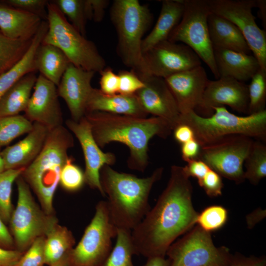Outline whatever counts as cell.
Returning a JSON list of instances; mask_svg holds the SVG:
<instances>
[{
    "instance_id": "obj_4",
    "label": "cell",
    "mask_w": 266,
    "mask_h": 266,
    "mask_svg": "<svg viewBox=\"0 0 266 266\" xmlns=\"http://www.w3.org/2000/svg\"><path fill=\"white\" fill-rule=\"evenodd\" d=\"M73 145L72 134L63 125L50 130L41 152L21 175L48 214L53 213L54 197L60 173L69 158L67 151Z\"/></svg>"
},
{
    "instance_id": "obj_39",
    "label": "cell",
    "mask_w": 266,
    "mask_h": 266,
    "mask_svg": "<svg viewBox=\"0 0 266 266\" xmlns=\"http://www.w3.org/2000/svg\"><path fill=\"white\" fill-rule=\"evenodd\" d=\"M84 183V172L69 158L61 170L59 184L65 190L74 192L81 189Z\"/></svg>"
},
{
    "instance_id": "obj_6",
    "label": "cell",
    "mask_w": 266,
    "mask_h": 266,
    "mask_svg": "<svg viewBox=\"0 0 266 266\" xmlns=\"http://www.w3.org/2000/svg\"><path fill=\"white\" fill-rule=\"evenodd\" d=\"M48 30L42 43L54 45L70 63L83 69L100 72L106 62L94 43L82 35L52 1L47 5Z\"/></svg>"
},
{
    "instance_id": "obj_46",
    "label": "cell",
    "mask_w": 266,
    "mask_h": 266,
    "mask_svg": "<svg viewBox=\"0 0 266 266\" xmlns=\"http://www.w3.org/2000/svg\"><path fill=\"white\" fill-rule=\"evenodd\" d=\"M183 167V166H182ZM210 168L203 161L199 159L187 162L183 167L184 172L188 177H194L200 181Z\"/></svg>"
},
{
    "instance_id": "obj_53",
    "label": "cell",
    "mask_w": 266,
    "mask_h": 266,
    "mask_svg": "<svg viewBox=\"0 0 266 266\" xmlns=\"http://www.w3.org/2000/svg\"><path fill=\"white\" fill-rule=\"evenodd\" d=\"M169 261L162 257H153L147 258L146 263L143 266H169Z\"/></svg>"
},
{
    "instance_id": "obj_12",
    "label": "cell",
    "mask_w": 266,
    "mask_h": 266,
    "mask_svg": "<svg viewBox=\"0 0 266 266\" xmlns=\"http://www.w3.org/2000/svg\"><path fill=\"white\" fill-rule=\"evenodd\" d=\"M254 140L242 135L227 136L201 146L198 159L221 177L240 184L245 180L244 163Z\"/></svg>"
},
{
    "instance_id": "obj_31",
    "label": "cell",
    "mask_w": 266,
    "mask_h": 266,
    "mask_svg": "<svg viewBox=\"0 0 266 266\" xmlns=\"http://www.w3.org/2000/svg\"><path fill=\"white\" fill-rule=\"evenodd\" d=\"M244 177L256 185L266 176V145L265 142L254 140L245 159Z\"/></svg>"
},
{
    "instance_id": "obj_42",
    "label": "cell",
    "mask_w": 266,
    "mask_h": 266,
    "mask_svg": "<svg viewBox=\"0 0 266 266\" xmlns=\"http://www.w3.org/2000/svg\"><path fill=\"white\" fill-rule=\"evenodd\" d=\"M119 79V94L134 95L144 86V83L133 70H121L118 74Z\"/></svg>"
},
{
    "instance_id": "obj_9",
    "label": "cell",
    "mask_w": 266,
    "mask_h": 266,
    "mask_svg": "<svg viewBox=\"0 0 266 266\" xmlns=\"http://www.w3.org/2000/svg\"><path fill=\"white\" fill-rule=\"evenodd\" d=\"M182 1L183 15L167 40L175 43L181 42L189 47L218 79L219 75L208 27V18L211 12L207 0Z\"/></svg>"
},
{
    "instance_id": "obj_26",
    "label": "cell",
    "mask_w": 266,
    "mask_h": 266,
    "mask_svg": "<svg viewBox=\"0 0 266 266\" xmlns=\"http://www.w3.org/2000/svg\"><path fill=\"white\" fill-rule=\"evenodd\" d=\"M184 11L182 0H164L159 16L150 33L143 38L141 45L142 54L157 44L166 40L180 22Z\"/></svg>"
},
{
    "instance_id": "obj_45",
    "label": "cell",
    "mask_w": 266,
    "mask_h": 266,
    "mask_svg": "<svg viewBox=\"0 0 266 266\" xmlns=\"http://www.w3.org/2000/svg\"><path fill=\"white\" fill-rule=\"evenodd\" d=\"M108 3L109 1L106 0H85L88 20L95 22L101 21Z\"/></svg>"
},
{
    "instance_id": "obj_47",
    "label": "cell",
    "mask_w": 266,
    "mask_h": 266,
    "mask_svg": "<svg viewBox=\"0 0 266 266\" xmlns=\"http://www.w3.org/2000/svg\"><path fill=\"white\" fill-rule=\"evenodd\" d=\"M230 266H266L265 257H247L239 253L233 255Z\"/></svg>"
},
{
    "instance_id": "obj_10",
    "label": "cell",
    "mask_w": 266,
    "mask_h": 266,
    "mask_svg": "<svg viewBox=\"0 0 266 266\" xmlns=\"http://www.w3.org/2000/svg\"><path fill=\"white\" fill-rule=\"evenodd\" d=\"M117 229L111 223L106 200H100L77 245L69 254V266H101L112 249Z\"/></svg>"
},
{
    "instance_id": "obj_20",
    "label": "cell",
    "mask_w": 266,
    "mask_h": 266,
    "mask_svg": "<svg viewBox=\"0 0 266 266\" xmlns=\"http://www.w3.org/2000/svg\"><path fill=\"white\" fill-rule=\"evenodd\" d=\"M165 80L176 100L181 115L197 109L201 102L210 81L201 65L173 74Z\"/></svg>"
},
{
    "instance_id": "obj_7",
    "label": "cell",
    "mask_w": 266,
    "mask_h": 266,
    "mask_svg": "<svg viewBox=\"0 0 266 266\" xmlns=\"http://www.w3.org/2000/svg\"><path fill=\"white\" fill-rule=\"evenodd\" d=\"M110 16L117 33V54L126 66L134 70L142 58L143 36L151 25L152 14L138 0H115Z\"/></svg>"
},
{
    "instance_id": "obj_38",
    "label": "cell",
    "mask_w": 266,
    "mask_h": 266,
    "mask_svg": "<svg viewBox=\"0 0 266 266\" xmlns=\"http://www.w3.org/2000/svg\"><path fill=\"white\" fill-rule=\"evenodd\" d=\"M228 218V212L224 207L213 205L205 208L198 214L196 224L206 232L210 233L222 228Z\"/></svg>"
},
{
    "instance_id": "obj_25",
    "label": "cell",
    "mask_w": 266,
    "mask_h": 266,
    "mask_svg": "<svg viewBox=\"0 0 266 266\" xmlns=\"http://www.w3.org/2000/svg\"><path fill=\"white\" fill-rule=\"evenodd\" d=\"M208 27L213 49H221L250 54L249 47L237 27L230 21L211 13Z\"/></svg>"
},
{
    "instance_id": "obj_33",
    "label": "cell",
    "mask_w": 266,
    "mask_h": 266,
    "mask_svg": "<svg viewBox=\"0 0 266 266\" xmlns=\"http://www.w3.org/2000/svg\"><path fill=\"white\" fill-rule=\"evenodd\" d=\"M116 243L101 266H134L132 257L135 255L131 231L117 229Z\"/></svg>"
},
{
    "instance_id": "obj_51",
    "label": "cell",
    "mask_w": 266,
    "mask_h": 266,
    "mask_svg": "<svg viewBox=\"0 0 266 266\" xmlns=\"http://www.w3.org/2000/svg\"><path fill=\"white\" fill-rule=\"evenodd\" d=\"M5 225L0 218V246L7 249H15L13 237Z\"/></svg>"
},
{
    "instance_id": "obj_24",
    "label": "cell",
    "mask_w": 266,
    "mask_h": 266,
    "mask_svg": "<svg viewBox=\"0 0 266 266\" xmlns=\"http://www.w3.org/2000/svg\"><path fill=\"white\" fill-rule=\"evenodd\" d=\"M220 77H230L244 82L251 79L261 68L254 55L235 51L213 49Z\"/></svg>"
},
{
    "instance_id": "obj_5",
    "label": "cell",
    "mask_w": 266,
    "mask_h": 266,
    "mask_svg": "<svg viewBox=\"0 0 266 266\" xmlns=\"http://www.w3.org/2000/svg\"><path fill=\"white\" fill-rule=\"evenodd\" d=\"M213 109V113L208 117L201 116L195 111L181 115L180 124H187L192 129L200 147L232 135H244L266 142V110L240 116L224 106Z\"/></svg>"
},
{
    "instance_id": "obj_2",
    "label": "cell",
    "mask_w": 266,
    "mask_h": 266,
    "mask_svg": "<svg viewBox=\"0 0 266 266\" xmlns=\"http://www.w3.org/2000/svg\"><path fill=\"white\" fill-rule=\"evenodd\" d=\"M85 117L100 148L112 142L126 145L130 150L129 168L143 172L148 164V144L155 136L167 138L172 129L157 117L140 118L100 111L89 112Z\"/></svg>"
},
{
    "instance_id": "obj_13",
    "label": "cell",
    "mask_w": 266,
    "mask_h": 266,
    "mask_svg": "<svg viewBox=\"0 0 266 266\" xmlns=\"http://www.w3.org/2000/svg\"><path fill=\"white\" fill-rule=\"evenodd\" d=\"M201 64L200 59L189 47L166 40L143 53L133 70L140 78L153 76L165 79Z\"/></svg>"
},
{
    "instance_id": "obj_48",
    "label": "cell",
    "mask_w": 266,
    "mask_h": 266,
    "mask_svg": "<svg viewBox=\"0 0 266 266\" xmlns=\"http://www.w3.org/2000/svg\"><path fill=\"white\" fill-rule=\"evenodd\" d=\"M200 146L195 138L181 144V154L183 161L186 163L198 158Z\"/></svg>"
},
{
    "instance_id": "obj_43",
    "label": "cell",
    "mask_w": 266,
    "mask_h": 266,
    "mask_svg": "<svg viewBox=\"0 0 266 266\" xmlns=\"http://www.w3.org/2000/svg\"><path fill=\"white\" fill-rule=\"evenodd\" d=\"M222 177L212 169H210L203 177L198 182L206 195L211 198L221 196L223 183Z\"/></svg>"
},
{
    "instance_id": "obj_17",
    "label": "cell",
    "mask_w": 266,
    "mask_h": 266,
    "mask_svg": "<svg viewBox=\"0 0 266 266\" xmlns=\"http://www.w3.org/2000/svg\"><path fill=\"white\" fill-rule=\"evenodd\" d=\"M141 79L144 86L135 95L142 107L148 114L165 120L173 130L180 124L181 114L165 79L153 76Z\"/></svg>"
},
{
    "instance_id": "obj_8",
    "label": "cell",
    "mask_w": 266,
    "mask_h": 266,
    "mask_svg": "<svg viewBox=\"0 0 266 266\" xmlns=\"http://www.w3.org/2000/svg\"><path fill=\"white\" fill-rule=\"evenodd\" d=\"M16 182L18 199L9 221V230L15 249L25 252L36 238L45 237L58 221L53 214H47L39 207L22 175Z\"/></svg>"
},
{
    "instance_id": "obj_49",
    "label": "cell",
    "mask_w": 266,
    "mask_h": 266,
    "mask_svg": "<svg viewBox=\"0 0 266 266\" xmlns=\"http://www.w3.org/2000/svg\"><path fill=\"white\" fill-rule=\"evenodd\" d=\"M24 252L0 246V266H13Z\"/></svg>"
},
{
    "instance_id": "obj_27",
    "label": "cell",
    "mask_w": 266,
    "mask_h": 266,
    "mask_svg": "<svg viewBox=\"0 0 266 266\" xmlns=\"http://www.w3.org/2000/svg\"><path fill=\"white\" fill-rule=\"evenodd\" d=\"M47 30V22L42 21L37 32L33 38L30 47L24 56L0 76V99L23 77L28 73L37 71L34 62L35 54Z\"/></svg>"
},
{
    "instance_id": "obj_54",
    "label": "cell",
    "mask_w": 266,
    "mask_h": 266,
    "mask_svg": "<svg viewBox=\"0 0 266 266\" xmlns=\"http://www.w3.org/2000/svg\"><path fill=\"white\" fill-rule=\"evenodd\" d=\"M257 7L259 9V14L260 17L263 21V22L266 25V0H256Z\"/></svg>"
},
{
    "instance_id": "obj_36",
    "label": "cell",
    "mask_w": 266,
    "mask_h": 266,
    "mask_svg": "<svg viewBox=\"0 0 266 266\" xmlns=\"http://www.w3.org/2000/svg\"><path fill=\"white\" fill-rule=\"evenodd\" d=\"M52 1L67 17L68 21L73 27L85 36L88 19L85 0H54Z\"/></svg>"
},
{
    "instance_id": "obj_50",
    "label": "cell",
    "mask_w": 266,
    "mask_h": 266,
    "mask_svg": "<svg viewBox=\"0 0 266 266\" xmlns=\"http://www.w3.org/2000/svg\"><path fill=\"white\" fill-rule=\"evenodd\" d=\"M172 131L174 139L180 144L195 138L192 129L187 124H180L175 127Z\"/></svg>"
},
{
    "instance_id": "obj_14",
    "label": "cell",
    "mask_w": 266,
    "mask_h": 266,
    "mask_svg": "<svg viewBox=\"0 0 266 266\" xmlns=\"http://www.w3.org/2000/svg\"><path fill=\"white\" fill-rule=\"evenodd\" d=\"M211 13L235 25L245 39L261 69L266 71V33L258 26L252 9L256 0H207Z\"/></svg>"
},
{
    "instance_id": "obj_15",
    "label": "cell",
    "mask_w": 266,
    "mask_h": 266,
    "mask_svg": "<svg viewBox=\"0 0 266 266\" xmlns=\"http://www.w3.org/2000/svg\"><path fill=\"white\" fill-rule=\"evenodd\" d=\"M66 124L81 145L85 161V183L105 197L100 182V171L104 166H110L115 164V155L112 152L105 153L101 150L93 137L90 125L85 116L78 122L67 119Z\"/></svg>"
},
{
    "instance_id": "obj_30",
    "label": "cell",
    "mask_w": 266,
    "mask_h": 266,
    "mask_svg": "<svg viewBox=\"0 0 266 266\" xmlns=\"http://www.w3.org/2000/svg\"><path fill=\"white\" fill-rule=\"evenodd\" d=\"M75 238L66 227L56 225L45 236L44 256L45 265H53L63 258L74 247Z\"/></svg>"
},
{
    "instance_id": "obj_22",
    "label": "cell",
    "mask_w": 266,
    "mask_h": 266,
    "mask_svg": "<svg viewBox=\"0 0 266 266\" xmlns=\"http://www.w3.org/2000/svg\"><path fill=\"white\" fill-rule=\"evenodd\" d=\"M43 20L37 15L14 7L0 0V31L13 39L33 38Z\"/></svg>"
},
{
    "instance_id": "obj_52",
    "label": "cell",
    "mask_w": 266,
    "mask_h": 266,
    "mask_svg": "<svg viewBox=\"0 0 266 266\" xmlns=\"http://www.w3.org/2000/svg\"><path fill=\"white\" fill-rule=\"evenodd\" d=\"M266 216L265 210L258 208L248 215L246 217V222L249 229L253 228L256 224L260 222Z\"/></svg>"
},
{
    "instance_id": "obj_1",
    "label": "cell",
    "mask_w": 266,
    "mask_h": 266,
    "mask_svg": "<svg viewBox=\"0 0 266 266\" xmlns=\"http://www.w3.org/2000/svg\"><path fill=\"white\" fill-rule=\"evenodd\" d=\"M193 187L183 167L171 166L167 185L152 208L131 231L135 255L165 257L169 246L196 224Z\"/></svg>"
},
{
    "instance_id": "obj_34",
    "label": "cell",
    "mask_w": 266,
    "mask_h": 266,
    "mask_svg": "<svg viewBox=\"0 0 266 266\" xmlns=\"http://www.w3.org/2000/svg\"><path fill=\"white\" fill-rule=\"evenodd\" d=\"M25 168L6 169L0 173V218L8 224L13 210L11 202L12 185Z\"/></svg>"
},
{
    "instance_id": "obj_40",
    "label": "cell",
    "mask_w": 266,
    "mask_h": 266,
    "mask_svg": "<svg viewBox=\"0 0 266 266\" xmlns=\"http://www.w3.org/2000/svg\"><path fill=\"white\" fill-rule=\"evenodd\" d=\"M45 238H36L13 266H44Z\"/></svg>"
},
{
    "instance_id": "obj_44",
    "label": "cell",
    "mask_w": 266,
    "mask_h": 266,
    "mask_svg": "<svg viewBox=\"0 0 266 266\" xmlns=\"http://www.w3.org/2000/svg\"><path fill=\"white\" fill-rule=\"evenodd\" d=\"M100 90L106 95H115L119 93V79L110 67H105L100 72Z\"/></svg>"
},
{
    "instance_id": "obj_57",
    "label": "cell",
    "mask_w": 266,
    "mask_h": 266,
    "mask_svg": "<svg viewBox=\"0 0 266 266\" xmlns=\"http://www.w3.org/2000/svg\"></svg>"
},
{
    "instance_id": "obj_56",
    "label": "cell",
    "mask_w": 266,
    "mask_h": 266,
    "mask_svg": "<svg viewBox=\"0 0 266 266\" xmlns=\"http://www.w3.org/2000/svg\"><path fill=\"white\" fill-rule=\"evenodd\" d=\"M5 165L4 161L0 155V173L5 170Z\"/></svg>"
},
{
    "instance_id": "obj_35",
    "label": "cell",
    "mask_w": 266,
    "mask_h": 266,
    "mask_svg": "<svg viewBox=\"0 0 266 266\" xmlns=\"http://www.w3.org/2000/svg\"><path fill=\"white\" fill-rule=\"evenodd\" d=\"M33 123L24 115L0 118V147L8 145L14 139L30 132Z\"/></svg>"
},
{
    "instance_id": "obj_32",
    "label": "cell",
    "mask_w": 266,
    "mask_h": 266,
    "mask_svg": "<svg viewBox=\"0 0 266 266\" xmlns=\"http://www.w3.org/2000/svg\"><path fill=\"white\" fill-rule=\"evenodd\" d=\"M32 39H13L0 31V76L16 64L29 49Z\"/></svg>"
},
{
    "instance_id": "obj_29",
    "label": "cell",
    "mask_w": 266,
    "mask_h": 266,
    "mask_svg": "<svg viewBox=\"0 0 266 266\" xmlns=\"http://www.w3.org/2000/svg\"><path fill=\"white\" fill-rule=\"evenodd\" d=\"M37 77L35 72L28 73L4 94L0 99V118L25 111Z\"/></svg>"
},
{
    "instance_id": "obj_3",
    "label": "cell",
    "mask_w": 266,
    "mask_h": 266,
    "mask_svg": "<svg viewBox=\"0 0 266 266\" xmlns=\"http://www.w3.org/2000/svg\"><path fill=\"white\" fill-rule=\"evenodd\" d=\"M164 168H156L149 176L139 178L120 172L105 165L100 182L107 197L110 221L117 229H134L150 209L149 197L154 184L162 177Z\"/></svg>"
},
{
    "instance_id": "obj_19",
    "label": "cell",
    "mask_w": 266,
    "mask_h": 266,
    "mask_svg": "<svg viewBox=\"0 0 266 266\" xmlns=\"http://www.w3.org/2000/svg\"><path fill=\"white\" fill-rule=\"evenodd\" d=\"M96 72L70 63L57 87L59 97L66 102L71 119L79 121L86 113L87 102L93 89L91 81Z\"/></svg>"
},
{
    "instance_id": "obj_23",
    "label": "cell",
    "mask_w": 266,
    "mask_h": 266,
    "mask_svg": "<svg viewBox=\"0 0 266 266\" xmlns=\"http://www.w3.org/2000/svg\"><path fill=\"white\" fill-rule=\"evenodd\" d=\"M93 111L140 118H146L148 115L142 107L135 94L106 95L100 89L94 88L87 102L86 113Z\"/></svg>"
},
{
    "instance_id": "obj_55",
    "label": "cell",
    "mask_w": 266,
    "mask_h": 266,
    "mask_svg": "<svg viewBox=\"0 0 266 266\" xmlns=\"http://www.w3.org/2000/svg\"><path fill=\"white\" fill-rule=\"evenodd\" d=\"M70 252L57 263L48 266H69V254Z\"/></svg>"
},
{
    "instance_id": "obj_11",
    "label": "cell",
    "mask_w": 266,
    "mask_h": 266,
    "mask_svg": "<svg viewBox=\"0 0 266 266\" xmlns=\"http://www.w3.org/2000/svg\"><path fill=\"white\" fill-rule=\"evenodd\" d=\"M168 248L169 266H230L233 255L225 246L216 247L211 233L192 228Z\"/></svg>"
},
{
    "instance_id": "obj_28",
    "label": "cell",
    "mask_w": 266,
    "mask_h": 266,
    "mask_svg": "<svg viewBox=\"0 0 266 266\" xmlns=\"http://www.w3.org/2000/svg\"><path fill=\"white\" fill-rule=\"evenodd\" d=\"M34 62L40 74L57 87L70 63L66 55L58 47L41 43L36 49Z\"/></svg>"
},
{
    "instance_id": "obj_16",
    "label": "cell",
    "mask_w": 266,
    "mask_h": 266,
    "mask_svg": "<svg viewBox=\"0 0 266 266\" xmlns=\"http://www.w3.org/2000/svg\"><path fill=\"white\" fill-rule=\"evenodd\" d=\"M227 105L233 110L248 114V85L230 77H220L209 81L201 103L195 111L203 117L211 115L213 108Z\"/></svg>"
},
{
    "instance_id": "obj_41",
    "label": "cell",
    "mask_w": 266,
    "mask_h": 266,
    "mask_svg": "<svg viewBox=\"0 0 266 266\" xmlns=\"http://www.w3.org/2000/svg\"><path fill=\"white\" fill-rule=\"evenodd\" d=\"M5 3L24 11L39 17L42 20L47 18V0H2Z\"/></svg>"
},
{
    "instance_id": "obj_37",
    "label": "cell",
    "mask_w": 266,
    "mask_h": 266,
    "mask_svg": "<svg viewBox=\"0 0 266 266\" xmlns=\"http://www.w3.org/2000/svg\"><path fill=\"white\" fill-rule=\"evenodd\" d=\"M251 79L250 83L248 85V115L266 110V71L260 68Z\"/></svg>"
},
{
    "instance_id": "obj_18",
    "label": "cell",
    "mask_w": 266,
    "mask_h": 266,
    "mask_svg": "<svg viewBox=\"0 0 266 266\" xmlns=\"http://www.w3.org/2000/svg\"><path fill=\"white\" fill-rule=\"evenodd\" d=\"M24 112L33 123H39L50 130L63 125L57 86L39 74Z\"/></svg>"
},
{
    "instance_id": "obj_21",
    "label": "cell",
    "mask_w": 266,
    "mask_h": 266,
    "mask_svg": "<svg viewBox=\"0 0 266 266\" xmlns=\"http://www.w3.org/2000/svg\"><path fill=\"white\" fill-rule=\"evenodd\" d=\"M50 131L38 123H33L32 130L22 140L0 152L5 169L25 168L38 155Z\"/></svg>"
}]
</instances>
